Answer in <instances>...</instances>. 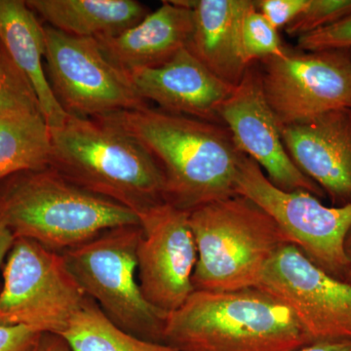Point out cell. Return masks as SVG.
<instances>
[{"label":"cell","mask_w":351,"mask_h":351,"mask_svg":"<svg viewBox=\"0 0 351 351\" xmlns=\"http://www.w3.org/2000/svg\"><path fill=\"white\" fill-rule=\"evenodd\" d=\"M141 226H121L64 251L71 276L88 298L129 334L162 343L166 314L156 311L142 294L136 279Z\"/></svg>","instance_id":"6"},{"label":"cell","mask_w":351,"mask_h":351,"mask_svg":"<svg viewBox=\"0 0 351 351\" xmlns=\"http://www.w3.org/2000/svg\"><path fill=\"white\" fill-rule=\"evenodd\" d=\"M265 100L281 127L351 108L350 51H304L284 46L258 62Z\"/></svg>","instance_id":"10"},{"label":"cell","mask_w":351,"mask_h":351,"mask_svg":"<svg viewBox=\"0 0 351 351\" xmlns=\"http://www.w3.org/2000/svg\"><path fill=\"white\" fill-rule=\"evenodd\" d=\"M294 351H351V341H315Z\"/></svg>","instance_id":"29"},{"label":"cell","mask_w":351,"mask_h":351,"mask_svg":"<svg viewBox=\"0 0 351 351\" xmlns=\"http://www.w3.org/2000/svg\"><path fill=\"white\" fill-rule=\"evenodd\" d=\"M32 351H71V348L60 335L43 332Z\"/></svg>","instance_id":"28"},{"label":"cell","mask_w":351,"mask_h":351,"mask_svg":"<svg viewBox=\"0 0 351 351\" xmlns=\"http://www.w3.org/2000/svg\"><path fill=\"white\" fill-rule=\"evenodd\" d=\"M0 43L34 87L41 114L50 129L63 125L69 113L53 93L43 59L44 25L22 0H0Z\"/></svg>","instance_id":"18"},{"label":"cell","mask_w":351,"mask_h":351,"mask_svg":"<svg viewBox=\"0 0 351 351\" xmlns=\"http://www.w3.org/2000/svg\"><path fill=\"white\" fill-rule=\"evenodd\" d=\"M46 75L69 114L100 119L149 107L128 73L113 64L95 38H78L44 25Z\"/></svg>","instance_id":"8"},{"label":"cell","mask_w":351,"mask_h":351,"mask_svg":"<svg viewBox=\"0 0 351 351\" xmlns=\"http://www.w3.org/2000/svg\"><path fill=\"white\" fill-rule=\"evenodd\" d=\"M235 193L267 212L291 243L314 265L343 280L346 269L343 246L351 228V204L327 206L306 191H282L246 154L237 171Z\"/></svg>","instance_id":"9"},{"label":"cell","mask_w":351,"mask_h":351,"mask_svg":"<svg viewBox=\"0 0 351 351\" xmlns=\"http://www.w3.org/2000/svg\"><path fill=\"white\" fill-rule=\"evenodd\" d=\"M0 219L16 239L68 250L106 230L140 226L138 214L48 167L21 173L0 195Z\"/></svg>","instance_id":"4"},{"label":"cell","mask_w":351,"mask_h":351,"mask_svg":"<svg viewBox=\"0 0 351 351\" xmlns=\"http://www.w3.org/2000/svg\"><path fill=\"white\" fill-rule=\"evenodd\" d=\"M193 9V32L189 49L226 84L235 87L248 64L242 51L241 29L251 0H179Z\"/></svg>","instance_id":"17"},{"label":"cell","mask_w":351,"mask_h":351,"mask_svg":"<svg viewBox=\"0 0 351 351\" xmlns=\"http://www.w3.org/2000/svg\"><path fill=\"white\" fill-rule=\"evenodd\" d=\"M16 114H41L40 106L31 82L0 43V117Z\"/></svg>","instance_id":"22"},{"label":"cell","mask_w":351,"mask_h":351,"mask_svg":"<svg viewBox=\"0 0 351 351\" xmlns=\"http://www.w3.org/2000/svg\"><path fill=\"white\" fill-rule=\"evenodd\" d=\"M100 119L121 127L152 154L163 173L165 202L189 213L237 195L245 154L223 124L149 107Z\"/></svg>","instance_id":"1"},{"label":"cell","mask_w":351,"mask_h":351,"mask_svg":"<svg viewBox=\"0 0 351 351\" xmlns=\"http://www.w3.org/2000/svg\"><path fill=\"white\" fill-rule=\"evenodd\" d=\"M241 40L245 63L248 66L280 54L285 46L278 31L258 12L252 0L242 22Z\"/></svg>","instance_id":"23"},{"label":"cell","mask_w":351,"mask_h":351,"mask_svg":"<svg viewBox=\"0 0 351 351\" xmlns=\"http://www.w3.org/2000/svg\"><path fill=\"white\" fill-rule=\"evenodd\" d=\"M280 130L293 162L322 189L332 206L351 204V108Z\"/></svg>","instance_id":"14"},{"label":"cell","mask_w":351,"mask_h":351,"mask_svg":"<svg viewBox=\"0 0 351 351\" xmlns=\"http://www.w3.org/2000/svg\"><path fill=\"white\" fill-rule=\"evenodd\" d=\"M128 75L140 96L159 110L223 124L221 107L234 87L217 77L189 48L161 66L134 69Z\"/></svg>","instance_id":"15"},{"label":"cell","mask_w":351,"mask_h":351,"mask_svg":"<svg viewBox=\"0 0 351 351\" xmlns=\"http://www.w3.org/2000/svg\"><path fill=\"white\" fill-rule=\"evenodd\" d=\"M351 13V0H309L306 8L285 27L291 38H299L334 24Z\"/></svg>","instance_id":"24"},{"label":"cell","mask_w":351,"mask_h":351,"mask_svg":"<svg viewBox=\"0 0 351 351\" xmlns=\"http://www.w3.org/2000/svg\"><path fill=\"white\" fill-rule=\"evenodd\" d=\"M258 289L290 308L313 343L351 341V286L287 244L270 261Z\"/></svg>","instance_id":"11"},{"label":"cell","mask_w":351,"mask_h":351,"mask_svg":"<svg viewBox=\"0 0 351 351\" xmlns=\"http://www.w3.org/2000/svg\"><path fill=\"white\" fill-rule=\"evenodd\" d=\"M60 336L71 351H178L124 331L89 298Z\"/></svg>","instance_id":"21"},{"label":"cell","mask_w":351,"mask_h":351,"mask_svg":"<svg viewBox=\"0 0 351 351\" xmlns=\"http://www.w3.org/2000/svg\"><path fill=\"white\" fill-rule=\"evenodd\" d=\"M0 292V324L61 335L88 297L63 255L27 239L9 252Z\"/></svg>","instance_id":"7"},{"label":"cell","mask_w":351,"mask_h":351,"mask_svg":"<svg viewBox=\"0 0 351 351\" xmlns=\"http://www.w3.org/2000/svg\"><path fill=\"white\" fill-rule=\"evenodd\" d=\"M189 225L197 248L195 291L257 288L272 258L291 243L267 212L239 195L189 212Z\"/></svg>","instance_id":"5"},{"label":"cell","mask_w":351,"mask_h":351,"mask_svg":"<svg viewBox=\"0 0 351 351\" xmlns=\"http://www.w3.org/2000/svg\"><path fill=\"white\" fill-rule=\"evenodd\" d=\"M304 51L351 50V13L334 24L297 38Z\"/></svg>","instance_id":"25"},{"label":"cell","mask_w":351,"mask_h":351,"mask_svg":"<svg viewBox=\"0 0 351 351\" xmlns=\"http://www.w3.org/2000/svg\"><path fill=\"white\" fill-rule=\"evenodd\" d=\"M193 32V9L165 1L131 29L96 40L113 64L129 73L165 64L189 47Z\"/></svg>","instance_id":"16"},{"label":"cell","mask_w":351,"mask_h":351,"mask_svg":"<svg viewBox=\"0 0 351 351\" xmlns=\"http://www.w3.org/2000/svg\"><path fill=\"white\" fill-rule=\"evenodd\" d=\"M178 351H294L313 343L290 308L261 289L195 291L164 321Z\"/></svg>","instance_id":"3"},{"label":"cell","mask_w":351,"mask_h":351,"mask_svg":"<svg viewBox=\"0 0 351 351\" xmlns=\"http://www.w3.org/2000/svg\"><path fill=\"white\" fill-rule=\"evenodd\" d=\"M138 216L142 228L137 248L138 285L145 301L167 315L195 292L197 248L189 213L163 202Z\"/></svg>","instance_id":"12"},{"label":"cell","mask_w":351,"mask_h":351,"mask_svg":"<svg viewBox=\"0 0 351 351\" xmlns=\"http://www.w3.org/2000/svg\"><path fill=\"white\" fill-rule=\"evenodd\" d=\"M221 119L240 151L255 161L277 188L326 197L289 156L280 126L263 95L257 63L247 68L241 82L233 88L221 107Z\"/></svg>","instance_id":"13"},{"label":"cell","mask_w":351,"mask_h":351,"mask_svg":"<svg viewBox=\"0 0 351 351\" xmlns=\"http://www.w3.org/2000/svg\"><path fill=\"white\" fill-rule=\"evenodd\" d=\"M51 154V129L43 115L0 117V181L8 176L49 167Z\"/></svg>","instance_id":"20"},{"label":"cell","mask_w":351,"mask_h":351,"mask_svg":"<svg viewBox=\"0 0 351 351\" xmlns=\"http://www.w3.org/2000/svg\"><path fill=\"white\" fill-rule=\"evenodd\" d=\"M309 0H255L254 5L274 29H285L308 5Z\"/></svg>","instance_id":"26"},{"label":"cell","mask_w":351,"mask_h":351,"mask_svg":"<svg viewBox=\"0 0 351 351\" xmlns=\"http://www.w3.org/2000/svg\"><path fill=\"white\" fill-rule=\"evenodd\" d=\"M40 335L22 325L0 324V351H32Z\"/></svg>","instance_id":"27"},{"label":"cell","mask_w":351,"mask_h":351,"mask_svg":"<svg viewBox=\"0 0 351 351\" xmlns=\"http://www.w3.org/2000/svg\"><path fill=\"white\" fill-rule=\"evenodd\" d=\"M48 25L78 38L119 36L140 23L149 9L136 0H29Z\"/></svg>","instance_id":"19"},{"label":"cell","mask_w":351,"mask_h":351,"mask_svg":"<svg viewBox=\"0 0 351 351\" xmlns=\"http://www.w3.org/2000/svg\"><path fill=\"white\" fill-rule=\"evenodd\" d=\"M50 168L95 195L138 214L165 202L162 171L149 151L117 124L69 115L51 129Z\"/></svg>","instance_id":"2"},{"label":"cell","mask_w":351,"mask_h":351,"mask_svg":"<svg viewBox=\"0 0 351 351\" xmlns=\"http://www.w3.org/2000/svg\"><path fill=\"white\" fill-rule=\"evenodd\" d=\"M350 57H351V50H350Z\"/></svg>","instance_id":"32"},{"label":"cell","mask_w":351,"mask_h":351,"mask_svg":"<svg viewBox=\"0 0 351 351\" xmlns=\"http://www.w3.org/2000/svg\"><path fill=\"white\" fill-rule=\"evenodd\" d=\"M345 254L346 258V269L343 280L351 286V228L346 234L345 240Z\"/></svg>","instance_id":"31"},{"label":"cell","mask_w":351,"mask_h":351,"mask_svg":"<svg viewBox=\"0 0 351 351\" xmlns=\"http://www.w3.org/2000/svg\"><path fill=\"white\" fill-rule=\"evenodd\" d=\"M16 237L0 219V265L3 262L4 258L12 249Z\"/></svg>","instance_id":"30"}]
</instances>
